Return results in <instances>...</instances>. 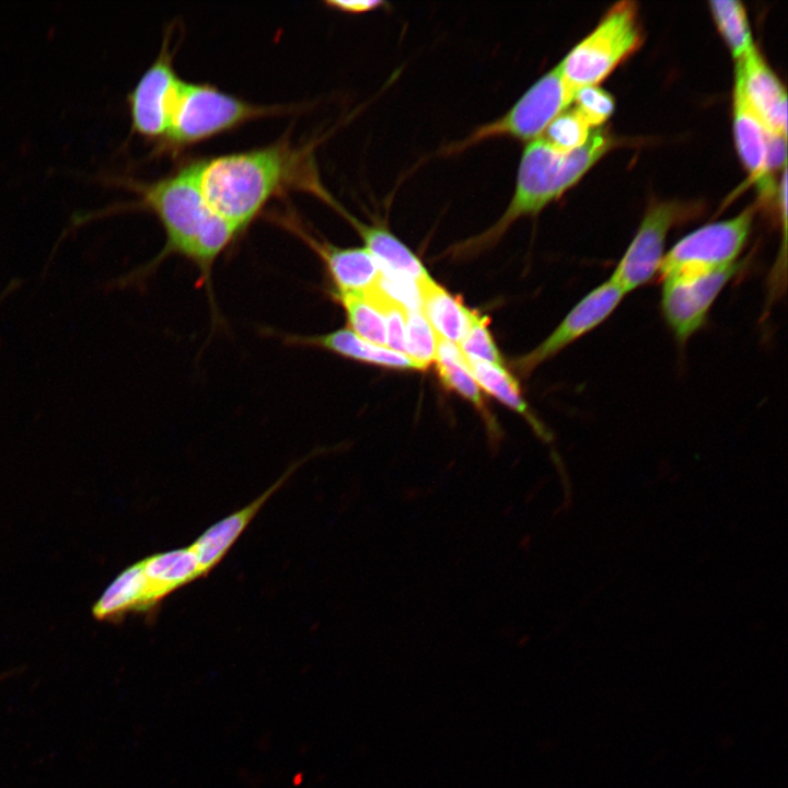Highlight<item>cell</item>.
I'll use <instances>...</instances> for the list:
<instances>
[{
	"instance_id": "5b68a950",
	"label": "cell",
	"mask_w": 788,
	"mask_h": 788,
	"mask_svg": "<svg viewBox=\"0 0 788 788\" xmlns=\"http://www.w3.org/2000/svg\"><path fill=\"white\" fill-rule=\"evenodd\" d=\"M642 34L635 2L614 4L598 26L558 63L565 81L576 91L595 85L637 50Z\"/></svg>"
},
{
	"instance_id": "4316f807",
	"label": "cell",
	"mask_w": 788,
	"mask_h": 788,
	"mask_svg": "<svg viewBox=\"0 0 788 788\" xmlns=\"http://www.w3.org/2000/svg\"><path fill=\"white\" fill-rule=\"evenodd\" d=\"M459 348L468 359L503 366L500 351L489 331V318L475 310Z\"/></svg>"
},
{
	"instance_id": "83f0119b",
	"label": "cell",
	"mask_w": 788,
	"mask_h": 788,
	"mask_svg": "<svg viewBox=\"0 0 788 788\" xmlns=\"http://www.w3.org/2000/svg\"><path fill=\"white\" fill-rule=\"evenodd\" d=\"M572 103L592 128H599L614 112L612 95L596 85L578 89Z\"/></svg>"
},
{
	"instance_id": "ac0fdd59",
	"label": "cell",
	"mask_w": 788,
	"mask_h": 788,
	"mask_svg": "<svg viewBox=\"0 0 788 788\" xmlns=\"http://www.w3.org/2000/svg\"><path fill=\"white\" fill-rule=\"evenodd\" d=\"M420 310L431 325L438 338L460 344L464 337L473 313L461 298L450 293L430 276L418 283Z\"/></svg>"
},
{
	"instance_id": "8fae6325",
	"label": "cell",
	"mask_w": 788,
	"mask_h": 788,
	"mask_svg": "<svg viewBox=\"0 0 788 788\" xmlns=\"http://www.w3.org/2000/svg\"><path fill=\"white\" fill-rule=\"evenodd\" d=\"M624 292L610 279L588 292L561 320L556 328L533 350L515 361L522 375L602 324L624 299Z\"/></svg>"
},
{
	"instance_id": "6da1fadb",
	"label": "cell",
	"mask_w": 788,
	"mask_h": 788,
	"mask_svg": "<svg viewBox=\"0 0 788 788\" xmlns=\"http://www.w3.org/2000/svg\"><path fill=\"white\" fill-rule=\"evenodd\" d=\"M194 163L210 208L241 233L275 196L290 188L317 195L323 188L309 151L286 142Z\"/></svg>"
},
{
	"instance_id": "9a60e30c",
	"label": "cell",
	"mask_w": 788,
	"mask_h": 788,
	"mask_svg": "<svg viewBox=\"0 0 788 788\" xmlns=\"http://www.w3.org/2000/svg\"><path fill=\"white\" fill-rule=\"evenodd\" d=\"M327 196L324 201L339 211L358 232L366 245L364 247L376 259L382 271L410 279L417 283L430 276L414 252L386 228L367 224L358 220L333 200L329 195Z\"/></svg>"
},
{
	"instance_id": "f1b7e54d",
	"label": "cell",
	"mask_w": 788,
	"mask_h": 788,
	"mask_svg": "<svg viewBox=\"0 0 788 788\" xmlns=\"http://www.w3.org/2000/svg\"><path fill=\"white\" fill-rule=\"evenodd\" d=\"M786 163V137L768 134L767 136V148H766V161L765 172L768 174L785 166Z\"/></svg>"
},
{
	"instance_id": "d4e9b609",
	"label": "cell",
	"mask_w": 788,
	"mask_h": 788,
	"mask_svg": "<svg viewBox=\"0 0 788 788\" xmlns=\"http://www.w3.org/2000/svg\"><path fill=\"white\" fill-rule=\"evenodd\" d=\"M406 356L420 370L436 360L438 337L421 310H407L405 331Z\"/></svg>"
},
{
	"instance_id": "277c9868",
	"label": "cell",
	"mask_w": 788,
	"mask_h": 788,
	"mask_svg": "<svg viewBox=\"0 0 788 788\" xmlns=\"http://www.w3.org/2000/svg\"><path fill=\"white\" fill-rule=\"evenodd\" d=\"M281 111L245 102L210 84L182 81L158 149L178 150Z\"/></svg>"
},
{
	"instance_id": "52a82bcc",
	"label": "cell",
	"mask_w": 788,
	"mask_h": 788,
	"mask_svg": "<svg viewBox=\"0 0 788 788\" xmlns=\"http://www.w3.org/2000/svg\"><path fill=\"white\" fill-rule=\"evenodd\" d=\"M754 209L704 225L681 239L664 254L661 278L725 269L735 265L749 237Z\"/></svg>"
},
{
	"instance_id": "8992f818",
	"label": "cell",
	"mask_w": 788,
	"mask_h": 788,
	"mask_svg": "<svg viewBox=\"0 0 788 788\" xmlns=\"http://www.w3.org/2000/svg\"><path fill=\"white\" fill-rule=\"evenodd\" d=\"M575 93L576 90L565 81L557 65L541 77L505 115L450 144L445 153H459L495 138L508 137L529 142L537 139L556 116L568 109Z\"/></svg>"
},
{
	"instance_id": "ba28073f",
	"label": "cell",
	"mask_w": 788,
	"mask_h": 788,
	"mask_svg": "<svg viewBox=\"0 0 788 788\" xmlns=\"http://www.w3.org/2000/svg\"><path fill=\"white\" fill-rule=\"evenodd\" d=\"M735 265L715 271L662 278L661 310L680 343H685L705 323L718 294L739 271Z\"/></svg>"
},
{
	"instance_id": "7402d4cb",
	"label": "cell",
	"mask_w": 788,
	"mask_h": 788,
	"mask_svg": "<svg viewBox=\"0 0 788 788\" xmlns=\"http://www.w3.org/2000/svg\"><path fill=\"white\" fill-rule=\"evenodd\" d=\"M465 359L473 378L482 390L522 415L537 433L545 437V429L530 410L517 379L503 366L466 357Z\"/></svg>"
},
{
	"instance_id": "f546056e",
	"label": "cell",
	"mask_w": 788,
	"mask_h": 788,
	"mask_svg": "<svg viewBox=\"0 0 788 788\" xmlns=\"http://www.w3.org/2000/svg\"><path fill=\"white\" fill-rule=\"evenodd\" d=\"M325 4L337 11L359 14L378 10L384 5V2L380 0H329Z\"/></svg>"
},
{
	"instance_id": "e0dca14e",
	"label": "cell",
	"mask_w": 788,
	"mask_h": 788,
	"mask_svg": "<svg viewBox=\"0 0 788 788\" xmlns=\"http://www.w3.org/2000/svg\"><path fill=\"white\" fill-rule=\"evenodd\" d=\"M286 340L297 346L331 351L350 360L387 369L420 370L406 355L386 346L372 344L349 328H339L318 335H292L288 336Z\"/></svg>"
},
{
	"instance_id": "3957f363",
	"label": "cell",
	"mask_w": 788,
	"mask_h": 788,
	"mask_svg": "<svg viewBox=\"0 0 788 788\" xmlns=\"http://www.w3.org/2000/svg\"><path fill=\"white\" fill-rule=\"evenodd\" d=\"M612 139L601 128L592 130L581 147L561 152L540 137L521 155L515 188L501 217L482 234L456 246L454 254H473L490 247L519 219L536 216L573 186L611 148Z\"/></svg>"
},
{
	"instance_id": "cb8c5ba5",
	"label": "cell",
	"mask_w": 788,
	"mask_h": 788,
	"mask_svg": "<svg viewBox=\"0 0 788 788\" xmlns=\"http://www.w3.org/2000/svg\"><path fill=\"white\" fill-rule=\"evenodd\" d=\"M710 8L733 58L735 61L741 60L754 47L742 3L737 0H715L710 2Z\"/></svg>"
},
{
	"instance_id": "7c38bea8",
	"label": "cell",
	"mask_w": 788,
	"mask_h": 788,
	"mask_svg": "<svg viewBox=\"0 0 788 788\" xmlns=\"http://www.w3.org/2000/svg\"><path fill=\"white\" fill-rule=\"evenodd\" d=\"M279 221L318 256L332 283L331 293L363 294L378 283L381 267L366 247L336 246L311 234L292 217Z\"/></svg>"
},
{
	"instance_id": "44dd1931",
	"label": "cell",
	"mask_w": 788,
	"mask_h": 788,
	"mask_svg": "<svg viewBox=\"0 0 788 788\" xmlns=\"http://www.w3.org/2000/svg\"><path fill=\"white\" fill-rule=\"evenodd\" d=\"M434 362L439 380L445 389L470 402L491 426L490 415L480 387L473 378L465 356L459 346L438 338Z\"/></svg>"
},
{
	"instance_id": "7a4b0ae2",
	"label": "cell",
	"mask_w": 788,
	"mask_h": 788,
	"mask_svg": "<svg viewBox=\"0 0 788 788\" xmlns=\"http://www.w3.org/2000/svg\"><path fill=\"white\" fill-rule=\"evenodd\" d=\"M117 183L139 195L132 206L154 213L165 232L163 250L141 274L170 255H178L198 268L202 285L210 283L215 262L241 232L210 208L199 187L195 163L154 182L120 178Z\"/></svg>"
},
{
	"instance_id": "603a6c76",
	"label": "cell",
	"mask_w": 788,
	"mask_h": 788,
	"mask_svg": "<svg viewBox=\"0 0 788 788\" xmlns=\"http://www.w3.org/2000/svg\"><path fill=\"white\" fill-rule=\"evenodd\" d=\"M331 296L343 306L349 329L372 344L386 345L384 315L367 293Z\"/></svg>"
},
{
	"instance_id": "2e32d148",
	"label": "cell",
	"mask_w": 788,
	"mask_h": 788,
	"mask_svg": "<svg viewBox=\"0 0 788 788\" xmlns=\"http://www.w3.org/2000/svg\"><path fill=\"white\" fill-rule=\"evenodd\" d=\"M296 467L297 466H293L287 471L274 485L251 503L208 528L189 546L197 559L202 576H206L221 561L259 509L269 497L282 486Z\"/></svg>"
},
{
	"instance_id": "5bb4252c",
	"label": "cell",
	"mask_w": 788,
	"mask_h": 788,
	"mask_svg": "<svg viewBox=\"0 0 788 788\" xmlns=\"http://www.w3.org/2000/svg\"><path fill=\"white\" fill-rule=\"evenodd\" d=\"M734 79L733 126L737 150L751 178L758 183L762 190H766L769 186L765 172L768 132L748 97L738 63Z\"/></svg>"
},
{
	"instance_id": "9c48e42d",
	"label": "cell",
	"mask_w": 788,
	"mask_h": 788,
	"mask_svg": "<svg viewBox=\"0 0 788 788\" xmlns=\"http://www.w3.org/2000/svg\"><path fill=\"white\" fill-rule=\"evenodd\" d=\"M173 54L164 40L159 56L127 94L131 131L142 139L162 142L182 79L173 67Z\"/></svg>"
},
{
	"instance_id": "ffe728a7",
	"label": "cell",
	"mask_w": 788,
	"mask_h": 788,
	"mask_svg": "<svg viewBox=\"0 0 788 788\" xmlns=\"http://www.w3.org/2000/svg\"><path fill=\"white\" fill-rule=\"evenodd\" d=\"M147 582L140 561L126 568L103 592L93 606V615L99 619L111 618L134 611L152 607Z\"/></svg>"
},
{
	"instance_id": "d6986e66",
	"label": "cell",
	"mask_w": 788,
	"mask_h": 788,
	"mask_svg": "<svg viewBox=\"0 0 788 788\" xmlns=\"http://www.w3.org/2000/svg\"><path fill=\"white\" fill-rule=\"evenodd\" d=\"M152 605L204 577L190 547L162 552L140 560Z\"/></svg>"
},
{
	"instance_id": "484cf974",
	"label": "cell",
	"mask_w": 788,
	"mask_h": 788,
	"mask_svg": "<svg viewBox=\"0 0 788 788\" xmlns=\"http://www.w3.org/2000/svg\"><path fill=\"white\" fill-rule=\"evenodd\" d=\"M593 129L573 107L556 116L543 138L557 150L570 152L584 144Z\"/></svg>"
},
{
	"instance_id": "4fadbf2b",
	"label": "cell",
	"mask_w": 788,
	"mask_h": 788,
	"mask_svg": "<svg viewBox=\"0 0 788 788\" xmlns=\"http://www.w3.org/2000/svg\"><path fill=\"white\" fill-rule=\"evenodd\" d=\"M737 63L741 68L748 97L767 132L786 137L787 96L780 81L755 46Z\"/></svg>"
},
{
	"instance_id": "30bf717a",
	"label": "cell",
	"mask_w": 788,
	"mask_h": 788,
	"mask_svg": "<svg viewBox=\"0 0 788 788\" xmlns=\"http://www.w3.org/2000/svg\"><path fill=\"white\" fill-rule=\"evenodd\" d=\"M680 212L681 208L676 204L661 202L645 215L634 239L609 278L625 296L649 282L659 273L667 235L680 218Z\"/></svg>"
}]
</instances>
